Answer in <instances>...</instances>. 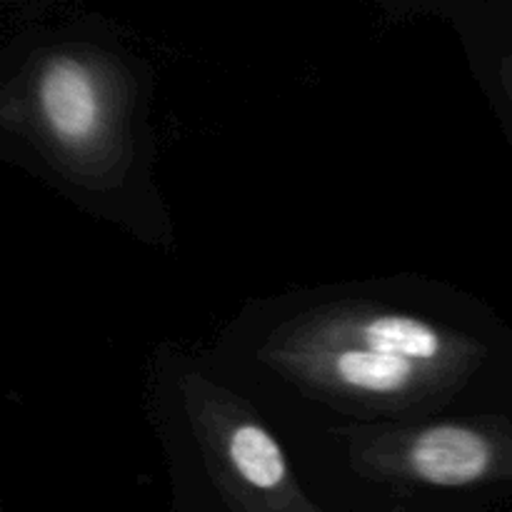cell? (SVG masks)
Returning <instances> with one entry per match:
<instances>
[{"mask_svg": "<svg viewBox=\"0 0 512 512\" xmlns=\"http://www.w3.org/2000/svg\"><path fill=\"white\" fill-rule=\"evenodd\" d=\"M395 512H405V510H395Z\"/></svg>", "mask_w": 512, "mask_h": 512, "instance_id": "6", "label": "cell"}, {"mask_svg": "<svg viewBox=\"0 0 512 512\" xmlns=\"http://www.w3.org/2000/svg\"><path fill=\"white\" fill-rule=\"evenodd\" d=\"M350 458L363 478L378 483L470 488L512 480V428L500 420H440L358 430Z\"/></svg>", "mask_w": 512, "mask_h": 512, "instance_id": "3", "label": "cell"}, {"mask_svg": "<svg viewBox=\"0 0 512 512\" xmlns=\"http://www.w3.org/2000/svg\"><path fill=\"white\" fill-rule=\"evenodd\" d=\"M0 118L23 123L55 158L78 163L105 138V85L98 68L83 55L45 53L0 98Z\"/></svg>", "mask_w": 512, "mask_h": 512, "instance_id": "4", "label": "cell"}, {"mask_svg": "<svg viewBox=\"0 0 512 512\" xmlns=\"http://www.w3.org/2000/svg\"><path fill=\"white\" fill-rule=\"evenodd\" d=\"M503 85H505V90H508L510 103H512V58H508L503 63Z\"/></svg>", "mask_w": 512, "mask_h": 512, "instance_id": "5", "label": "cell"}, {"mask_svg": "<svg viewBox=\"0 0 512 512\" xmlns=\"http://www.w3.org/2000/svg\"><path fill=\"white\" fill-rule=\"evenodd\" d=\"M180 393L205 468L235 512H320L243 398L195 373L180 380Z\"/></svg>", "mask_w": 512, "mask_h": 512, "instance_id": "2", "label": "cell"}, {"mask_svg": "<svg viewBox=\"0 0 512 512\" xmlns=\"http://www.w3.org/2000/svg\"><path fill=\"white\" fill-rule=\"evenodd\" d=\"M260 355L313 393L395 408L463 385L485 348L418 315L348 303L300 315Z\"/></svg>", "mask_w": 512, "mask_h": 512, "instance_id": "1", "label": "cell"}]
</instances>
